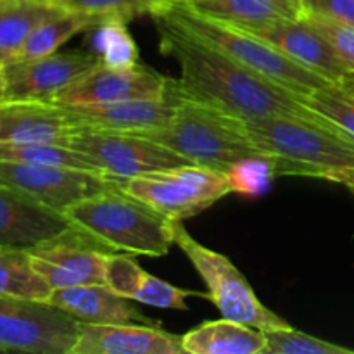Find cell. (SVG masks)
Returning <instances> with one entry per match:
<instances>
[{"label":"cell","instance_id":"obj_22","mask_svg":"<svg viewBox=\"0 0 354 354\" xmlns=\"http://www.w3.org/2000/svg\"><path fill=\"white\" fill-rule=\"evenodd\" d=\"M194 7L230 23L251 26L301 16L299 0H203Z\"/></svg>","mask_w":354,"mask_h":354},{"label":"cell","instance_id":"obj_6","mask_svg":"<svg viewBox=\"0 0 354 354\" xmlns=\"http://www.w3.org/2000/svg\"><path fill=\"white\" fill-rule=\"evenodd\" d=\"M173 242L185 252L204 280L209 289V301L218 308L221 317L258 330L289 327L283 318L258 299L251 283L227 256L197 242L183 228L182 221H173Z\"/></svg>","mask_w":354,"mask_h":354},{"label":"cell","instance_id":"obj_5","mask_svg":"<svg viewBox=\"0 0 354 354\" xmlns=\"http://www.w3.org/2000/svg\"><path fill=\"white\" fill-rule=\"evenodd\" d=\"M259 151L280 161V175L325 178L354 166V138L328 120L270 116L245 121Z\"/></svg>","mask_w":354,"mask_h":354},{"label":"cell","instance_id":"obj_26","mask_svg":"<svg viewBox=\"0 0 354 354\" xmlns=\"http://www.w3.org/2000/svg\"><path fill=\"white\" fill-rule=\"evenodd\" d=\"M261 332L265 335L263 354H354V349L297 332L290 325Z\"/></svg>","mask_w":354,"mask_h":354},{"label":"cell","instance_id":"obj_10","mask_svg":"<svg viewBox=\"0 0 354 354\" xmlns=\"http://www.w3.org/2000/svg\"><path fill=\"white\" fill-rule=\"evenodd\" d=\"M0 182L64 213L78 201L121 185L120 178L100 171L0 159Z\"/></svg>","mask_w":354,"mask_h":354},{"label":"cell","instance_id":"obj_3","mask_svg":"<svg viewBox=\"0 0 354 354\" xmlns=\"http://www.w3.org/2000/svg\"><path fill=\"white\" fill-rule=\"evenodd\" d=\"M154 17H165L171 21L173 24L189 31L204 44L223 52L234 61L241 62L245 68L252 69L258 75L265 76L270 82L283 86L303 99L317 90L334 85L330 80L318 75L301 62L294 61L279 48L248 33L237 24L203 12L194 6L173 0L165 10H161Z\"/></svg>","mask_w":354,"mask_h":354},{"label":"cell","instance_id":"obj_12","mask_svg":"<svg viewBox=\"0 0 354 354\" xmlns=\"http://www.w3.org/2000/svg\"><path fill=\"white\" fill-rule=\"evenodd\" d=\"M100 62L95 50L54 52L37 59L6 62V82L0 99L50 100L59 90Z\"/></svg>","mask_w":354,"mask_h":354},{"label":"cell","instance_id":"obj_27","mask_svg":"<svg viewBox=\"0 0 354 354\" xmlns=\"http://www.w3.org/2000/svg\"><path fill=\"white\" fill-rule=\"evenodd\" d=\"M104 64L128 68L138 64V48L131 35L128 33L127 23L107 21L95 28V48Z\"/></svg>","mask_w":354,"mask_h":354},{"label":"cell","instance_id":"obj_37","mask_svg":"<svg viewBox=\"0 0 354 354\" xmlns=\"http://www.w3.org/2000/svg\"><path fill=\"white\" fill-rule=\"evenodd\" d=\"M176 2L187 3V6H197V3H201L203 0H176Z\"/></svg>","mask_w":354,"mask_h":354},{"label":"cell","instance_id":"obj_13","mask_svg":"<svg viewBox=\"0 0 354 354\" xmlns=\"http://www.w3.org/2000/svg\"><path fill=\"white\" fill-rule=\"evenodd\" d=\"M76 232L64 213L0 182V245L30 251Z\"/></svg>","mask_w":354,"mask_h":354},{"label":"cell","instance_id":"obj_36","mask_svg":"<svg viewBox=\"0 0 354 354\" xmlns=\"http://www.w3.org/2000/svg\"><path fill=\"white\" fill-rule=\"evenodd\" d=\"M10 59H14V55H10V54H7V52L0 50V61H2V62H9Z\"/></svg>","mask_w":354,"mask_h":354},{"label":"cell","instance_id":"obj_14","mask_svg":"<svg viewBox=\"0 0 354 354\" xmlns=\"http://www.w3.org/2000/svg\"><path fill=\"white\" fill-rule=\"evenodd\" d=\"M237 26L273 45L290 59L313 69L318 75L325 76L334 85H339L351 73L335 54L330 44L301 16L297 19L277 21V23L258 24V26L251 24H237Z\"/></svg>","mask_w":354,"mask_h":354},{"label":"cell","instance_id":"obj_30","mask_svg":"<svg viewBox=\"0 0 354 354\" xmlns=\"http://www.w3.org/2000/svg\"><path fill=\"white\" fill-rule=\"evenodd\" d=\"M301 17L306 19L330 44L349 71H354V26L313 14H301Z\"/></svg>","mask_w":354,"mask_h":354},{"label":"cell","instance_id":"obj_35","mask_svg":"<svg viewBox=\"0 0 354 354\" xmlns=\"http://www.w3.org/2000/svg\"><path fill=\"white\" fill-rule=\"evenodd\" d=\"M3 82H6V62L0 61V95H2Z\"/></svg>","mask_w":354,"mask_h":354},{"label":"cell","instance_id":"obj_7","mask_svg":"<svg viewBox=\"0 0 354 354\" xmlns=\"http://www.w3.org/2000/svg\"><path fill=\"white\" fill-rule=\"evenodd\" d=\"M121 189L171 221L196 216L235 192L230 176L199 165L131 176L121 180Z\"/></svg>","mask_w":354,"mask_h":354},{"label":"cell","instance_id":"obj_23","mask_svg":"<svg viewBox=\"0 0 354 354\" xmlns=\"http://www.w3.org/2000/svg\"><path fill=\"white\" fill-rule=\"evenodd\" d=\"M52 289L31 263L28 249L0 245V294L47 301Z\"/></svg>","mask_w":354,"mask_h":354},{"label":"cell","instance_id":"obj_8","mask_svg":"<svg viewBox=\"0 0 354 354\" xmlns=\"http://www.w3.org/2000/svg\"><path fill=\"white\" fill-rule=\"evenodd\" d=\"M80 322L47 301L0 294V351L71 354Z\"/></svg>","mask_w":354,"mask_h":354},{"label":"cell","instance_id":"obj_33","mask_svg":"<svg viewBox=\"0 0 354 354\" xmlns=\"http://www.w3.org/2000/svg\"><path fill=\"white\" fill-rule=\"evenodd\" d=\"M327 180L339 183V185H344L346 189H349L354 194V166L353 168H344L339 169V171L330 173V175L327 176Z\"/></svg>","mask_w":354,"mask_h":354},{"label":"cell","instance_id":"obj_21","mask_svg":"<svg viewBox=\"0 0 354 354\" xmlns=\"http://www.w3.org/2000/svg\"><path fill=\"white\" fill-rule=\"evenodd\" d=\"M107 21L116 19H109V17L99 16V14L71 12V10L59 14L35 28L33 33L26 38L23 47L19 48V52L14 55V59H37L54 54L61 45H64L76 33L95 30Z\"/></svg>","mask_w":354,"mask_h":354},{"label":"cell","instance_id":"obj_18","mask_svg":"<svg viewBox=\"0 0 354 354\" xmlns=\"http://www.w3.org/2000/svg\"><path fill=\"white\" fill-rule=\"evenodd\" d=\"M47 303L85 324L159 325L128 303L127 297H121L104 283H82L64 289H52Z\"/></svg>","mask_w":354,"mask_h":354},{"label":"cell","instance_id":"obj_28","mask_svg":"<svg viewBox=\"0 0 354 354\" xmlns=\"http://www.w3.org/2000/svg\"><path fill=\"white\" fill-rule=\"evenodd\" d=\"M304 104L354 138V97L341 86L328 85L317 90L304 99Z\"/></svg>","mask_w":354,"mask_h":354},{"label":"cell","instance_id":"obj_2","mask_svg":"<svg viewBox=\"0 0 354 354\" xmlns=\"http://www.w3.org/2000/svg\"><path fill=\"white\" fill-rule=\"evenodd\" d=\"M166 93L176 104L171 121L161 128L135 135L166 145L192 165L206 166L228 176L244 162L275 159L259 151L252 142L245 120L203 100L182 95L171 85L169 76Z\"/></svg>","mask_w":354,"mask_h":354},{"label":"cell","instance_id":"obj_19","mask_svg":"<svg viewBox=\"0 0 354 354\" xmlns=\"http://www.w3.org/2000/svg\"><path fill=\"white\" fill-rule=\"evenodd\" d=\"M265 335L261 330L241 322H206L183 335L187 354H263Z\"/></svg>","mask_w":354,"mask_h":354},{"label":"cell","instance_id":"obj_29","mask_svg":"<svg viewBox=\"0 0 354 354\" xmlns=\"http://www.w3.org/2000/svg\"><path fill=\"white\" fill-rule=\"evenodd\" d=\"M190 296H201L209 299L207 294H201L190 289H180V287L171 286V283L165 282V280L158 279V277L145 272L140 283H138L137 289H135L133 296H131V301L149 304V306L154 308L189 311V306H187L185 301L189 299Z\"/></svg>","mask_w":354,"mask_h":354},{"label":"cell","instance_id":"obj_25","mask_svg":"<svg viewBox=\"0 0 354 354\" xmlns=\"http://www.w3.org/2000/svg\"><path fill=\"white\" fill-rule=\"evenodd\" d=\"M61 9L71 12L99 14L109 19L130 23L135 17L158 16L173 0H54Z\"/></svg>","mask_w":354,"mask_h":354},{"label":"cell","instance_id":"obj_4","mask_svg":"<svg viewBox=\"0 0 354 354\" xmlns=\"http://www.w3.org/2000/svg\"><path fill=\"white\" fill-rule=\"evenodd\" d=\"M82 234L109 251L161 258L173 242V221L120 187L78 201L64 211Z\"/></svg>","mask_w":354,"mask_h":354},{"label":"cell","instance_id":"obj_31","mask_svg":"<svg viewBox=\"0 0 354 354\" xmlns=\"http://www.w3.org/2000/svg\"><path fill=\"white\" fill-rule=\"evenodd\" d=\"M145 270L128 256H107L106 286L121 297L131 299Z\"/></svg>","mask_w":354,"mask_h":354},{"label":"cell","instance_id":"obj_20","mask_svg":"<svg viewBox=\"0 0 354 354\" xmlns=\"http://www.w3.org/2000/svg\"><path fill=\"white\" fill-rule=\"evenodd\" d=\"M62 12L54 0H0V50L16 55L35 28Z\"/></svg>","mask_w":354,"mask_h":354},{"label":"cell","instance_id":"obj_17","mask_svg":"<svg viewBox=\"0 0 354 354\" xmlns=\"http://www.w3.org/2000/svg\"><path fill=\"white\" fill-rule=\"evenodd\" d=\"M76 131L78 128L61 104L0 99V142L68 145Z\"/></svg>","mask_w":354,"mask_h":354},{"label":"cell","instance_id":"obj_16","mask_svg":"<svg viewBox=\"0 0 354 354\" xmlns=\"http://www.w3.org/2000/svg\"><path fill=\"white\" fill-rule=\"evenodd\" d=\"M64 109L78 130L142 133V131L154 130V128L168 124L175 114L176 104L168 93H165V97H159V99L64 106Z\"/></svg>","mask_w":354,"mask_h":354},{"label":"cell","instance_id":"obj_1","mask_svg":"<svg viewBox=\"0 0 354 354\" xmlns=\"http://www.w3.org/2000/svg\"><path fill=\"white\" fill-rule=\"evenodd\" d=\"M162 54L180 64V78L171 85L182 95L216 106L241 120L270 116H301L327 120L304 104L303 97L270 82L204 44L165 17H154Z\"/></svg>","mask_w":354,"mask_h":354},{"label":"cell","instance_id":"obj_34","mask_svg":"<svg viewBox=\"0 0 354 354\" xmlns=\"http://www.w3.org/2000/svg\"><path fill=\"white\" fill-rule=\"evenodd\" d=\"M337 86H341V88L346 90V92H348L349 95L354 97V71L349 73V75L346 76V78L342 80V82L339 83Z\"/></svg>","mask_w":354,"mask_h":354},{"label":"cell","instance_id":"obj_15","mask_svg":"<svg viewBox=\"0 0 354 354\" xmlns=\"http://www.w3.org/2000/svg\"><path fill=\"white\" fill-rule=\"evenodd\" d=\"M183 335L169 334L159 325L85 324L71 354H183Z\"/></svg>","mask_w":354,"mask_h":354},{"label":"cell","instance_id":"obj_9","mask_svg":"<svg viewBox=\"0 0 354 354\" xmlns=\"http://www.w3.org/2000/svg\"><path fill=\"white\" fill-rule=\"evenodd\" d=\"M68 147L86 154L100 171L120 180L192 165L159 142L123 131L78 130Z\"/></svg>","mask_w":354,"mask_h":354},{"label":"cell","instance_id":"obj_24","mask_svg":"<svg viewBox=\"0 0 354 354\" xmlns=\"http://www.w3.org/2000/svg\"><path fill=\"white\" fill-rule=\"evenodd\" d=\"M0 159L100 171L95 162L83 152L68 145L45 144V142H0Z\"/></svg>","mask_w":354,"mask_h":354},{"label":"cell","instance_id":"obj_32","mask_svg":"<svg viewBox=\"0 0 354 354\" xmlns=\"http://www.w3.org/2000/svg\"><path fill=\"white\" fill-rule=\"evenodd\" d=\"M301 14L327 17L354 26V0H299Z\"/></svg>","mask_w":354,"mask_h":354},{"label":"cell","instance_id":"obj_11","mask_svg":"<svg viewBox=\"0 0 354 354\" xmlns=\"http://www.w3.org/2000/svg\"><path fill=\"white\" fill-rule=\"evenodd\" d=\"M166 82L168 76L144 64L116 68L100 61L59 90L50 100L64 106H88L135 99H159L165 97Z\"/></svg>","mask_w":354,"mask_h":354}]
</instances>
